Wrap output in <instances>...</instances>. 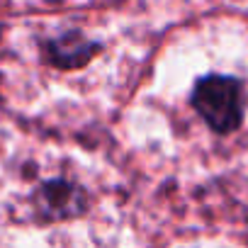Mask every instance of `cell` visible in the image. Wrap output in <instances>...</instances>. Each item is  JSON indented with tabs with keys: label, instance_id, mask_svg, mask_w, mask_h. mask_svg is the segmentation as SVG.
<instances>
[{
	"label": "cell",
	"instance_id": "cell-3",
	"mask_svg": "<svg viewBox=\"0 0 248 248\" xmlns=\"http://www.w3.org/2000/svg\"><path fill=\"white\" fill-rule=\"evenodd\" d=\"M97 51H100V46L95 42L80 37L78 32H68V34H61V37L46 42L44 61L61 71H76V68L88 66Z\"/></svg>",
	"mask_w": 248,
	"mask_h": 248
},
{
	"label": "cell",
	"instance_id": "cell-1",
	"mask_svg": "<svg viewBox=\"0 0 248 248\" xmlns=\"http://www.w3.org/2000/svg\"><path fill=\"white\" fill-rule=\"evenodd\" d=\"M27 204L32 207V217L37 221L51 224V226H76L88 214L90 195L88 187L76 178L73 170L61 173H46L44 178H37V185L32 187Z\"/></svg>",
	"mask_w": 248,
	"mask_h": 248
},
{
	"label": "cell",
	"instance_id": "cell-2",
	"mask_svg": "<svg viewBox=\"0 0 248 248\" xmlns=\"http://www.w3.org/2000/svg\"><path fill=\"white\" fill-rule=\"evenodd\" d=\"M192 107L217 134H231L241 127L243 88L231 76H204L192 88Z\"/></svg>",
	"mask_w": 248,
	"mask_h": 248
}]
</instances>
